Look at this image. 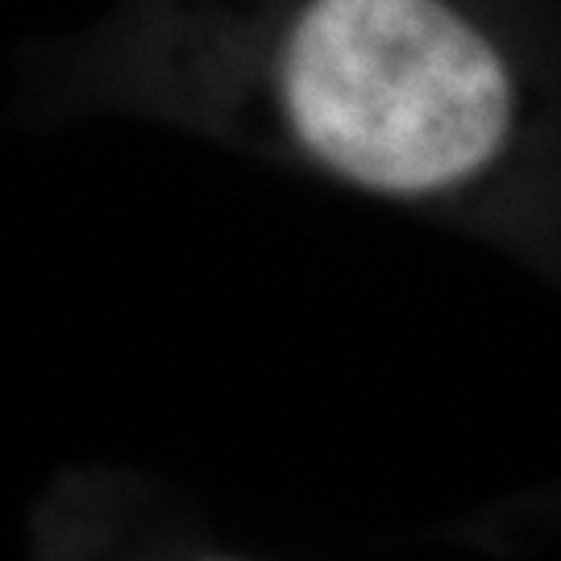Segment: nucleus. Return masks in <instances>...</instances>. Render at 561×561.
Masks as SVG:
<instances>
[{
  "instance_id": "1",
  "label": "nucleus",
  "mask_w": 561,
  "mask_h": 561,
  "mask_svg": "<svg viewBox=\"0 0 561 561\" xmlns=\"http://www.w3.org/2000/svg\"><path fill=\"white\" fill-rule=\"evenodd\" d=\"M180 561H254V558H238V553H221V549H208V553H187Z\"/></svg>"
}]
</instances>
